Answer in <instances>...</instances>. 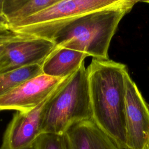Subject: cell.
I'll use <instances>...</instances> for the list:
<instances>
[{"label": "cell", "instance_id": "1", "mask_svg": "<svg viewBox=\"0 0 149 149\" xmlns=\"http://www.w3.org/2000/svg\"><path fill=\"white\" fill-rule=\"evenodd\" d=\"M92 119L119 149L126 144L125 65L93 58L87 68Z\"/></svg>", "mask_w": 149, "mask_h": 149}, {"label": "cell", "instance_id": "2", "mask_svg": "<svg viewBox=\"0 0 149 149\" xmlns=\"http://www.w3.org/2000/svg\"><path fill=\"white\" fill-rule=\"evenodd\" d=\"M138 2L124 0L119 5L77 17L57 30L51 41L57 47L84 52L95 59L108 60L109 45L120 21Z\"/></svg>", "mask_w": 149, "mask_h": 149}, {"label": "cell", "instance_id": "3", "mask_svg": "<svg viewBox=\"0 0 149 149\" xmlns=\"http://www.w3.org/2000/svg\"><path fill=\"white\" fill-rule=\"evenodd\" d=\"M92 118L88 72L83 62L49 100L43 115L41 133L63 134L74 123Z\"/></svg>", "mask_w": 149, "mask_h": 149}, {"label": "cell", "instance_id": "4", "mask_svg": "<svg viewBox=\"0 0 149 149\" xmlns=\"http://www.w3.org/2000/svg\"><path fill=\"white\" fill-rule=\"evenodd\" d=\"M124 0H58L41 11L10 24L15 33L51 40L65 23L80 16L112 7Z\"/></svg>", "mask_w": 149, "mask_h": 149}, {"label": "cell", "instance_id": "5", "mask_svg": "<svg viewBox=\"0 0 149 149\" xmlns=\"http://www.w3.org/2000/svg\"><path fill=\"white\" fill-rule=\"evenodd\" d=\"M125 149L149 147V108L128 72L126 74Z\"/></svg>", "mask_w": 149, "mask_h": 149}, {"label": "cell", "instance_id": "6", "mask_svg": "<svg viewBox=\"0 0 149 149\" xmlns=\"http://www.w3.org/2000/svg\"><path fill=\"white\" fill-rule=\"evenodd\" d=\"M55 48L51 40L21 34L6 44L0 59V74L23 67L42 65Z\"/></svg>", "mask_w": 149, "mask_h": 149}, {"label": "cell", "instance_id": "7", "mask_svg": "<svg viewBox=\"0 0 149 149\" xmlns=\"http://www.w3.org/2000/svg\"><path fill=\"white\" fill-rule=\"evenodd\" d=\"M67 77L56 78L42 73L33 77L0 97V111H30L46 100Z\"/></svg>", "mask_w": 149, "mask_h": 149}, {"label": "cell", "instance_id": "8", "mask_svg": "<svg viewBox=\"0 0 149 149\" xmlns=\"http://www.w3.org/2000/svg\"><path fill=\"white\" fill-rule=\"evenodd\" d=\"M58 87L33 109L14 113L4 132L0 149H33L36 139L41 134L44 111Z\"/></svg>", "mask_w": 149, "mask_h": 149}, {"label": "cell", "instance_id": "9", "mask_svg": "<svg viewBox=\"0 0 149 149\" xmlns=\"http://www.w3.org/2000/svg\"><path fill=\"white\" fill-rule=\"evenodd\" d=\"M63 135L67 149H119L93 119L74 123Z\"/></svg>", "mask_w": 149, "mask_h": 149}, {"label": "cell", "instance_id": "10", "mask_svg": "<svg viewBox=\"0 0 149 149\" xmlns=\"http://www.w3.org/2000/svg\"><path fill=\"white\" fill-rule=\"evenodd\" d=\"M88 55L65 47H57L41 65L42 73L56 78H65L75 72Z\"/></svg>", "mask_w": 149, "mask_h": 149}, {"label": "cell", "instance_id": "11", "mask_svg": "<svg viewBox=\"0 0 149 149\" xmlns=\"http://www.w3.org/2000/svg\"><path fill=\"white\" fill-rule=\"evenodd\" d=\"M58 0H2L1 13L11 24L31 16Z\"/></svg>", "mask_w": 149, "mask_h": 149}, {"label": "cell", "instance_id": "12", "mask_svg": "<svg viewBox=\"0 0 149 149\" xmlns=\"http://www.w3.org/2000/svg\"><path fill=\"white\" fill-rule=\"evenodd\" d=\"M42 74L41 65L23 67L0 74V97L22 83Z\"/></svg>", "mask_w": 149, "mask_h": 149}, {"label": "cell", "instance_id": "13", "mask_svg": "<svg viewBox=\"0 0 149 149\" xmlns=\"http://www.w3.org/2000/svg\"><path fill=\"white\" fill-rule=\"evenodd\" d=\"M33 149H67L64 135L41 133L36 139Z\"/></svg>", "mask_w": 149, "mask_h": 149}, {"label": "cell", "instance_id": "14", "mask_svg": "<svg viewBox=\"0 0 149 149\" xmlns=\"http://www.w3.org/2000/svg\"><path fill=\"white\" fill-rule=\"evenodd\" d=\"M20 36L21 34L15 33L11 31L0 35V59L4 52L6 44Z\"/></svg>", "mask_w": 149, "mask_h": 149}, {"label": "cell", "instance_id": "15", "mask_svg": "<svg viewBox=\"0 0 149 149\" xmlns=\"http://www.w3.org/2000/svg\"><path fill=\"white\" fill-rule=\"evenodd\" d=\"M10 31V26L8 21L0 12V33Z\"/></svg>", "mask_w": 149, "mask_h": 149}, {"label": "cell", "instance_id": "16", "mask_svg": "<svg viewBox=\"0 0 149 149\" xmlns=\"http://www.w3.org/2000/svg\"><path fill=\"white\" fill-rule=\"evenodd\" d=\"M8 32H9V31H8ZM5 33H7V32H5ZM0 33V35H1V34H4V33Z\"/></svg>", "mask_w": 149, "mask_h": 149}, {"label": "cell", "instance_id": "17", "mask_svg": "<svg viewBox=\"0 0 149 149\" xmlns=\"http://www.w3.org/2000/svg\"><path fill=\"white\" fill-rule=\"evenodd\" d=\"M148 149H149V147H148Z\"/></svg>", "mask_w": 149, "mask_h": 149}]
</instances>
